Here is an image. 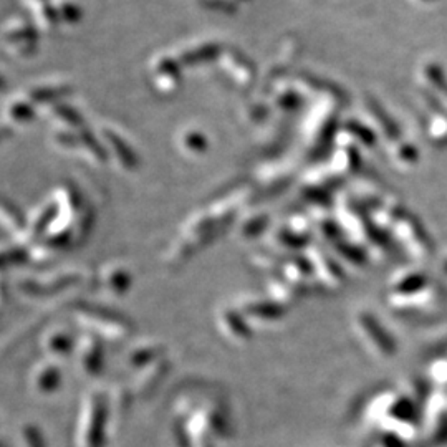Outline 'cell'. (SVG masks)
<instances>
[{
	"label": "cell",
	"mask_w": 447,
	"mask_h": 447,
	"mask_svg": "<svg viewBox=\"0 0 447 447\" xmlns=\"http://www.w3.org/2000/svg\"><path fill=\"white\" fill-rule=\"evenodd\" d=\"M106 424V401L101 394L86 396L78 424V447H103Z\"/></svg>",
	"instance_id": "6da1fadb"
},
{
	"label": "cell",
	"mask_w": 447,
	"mask_h": 447,
	"mask_svg": "<svg viewBox=\"0 0 447 447\" xmlns=\"http://www.w3.org/2000/svg\"><path fill=\"white\" fill-rule=\"evenodd\" d=\"M103 359H105V354H103L100 341L90 333L81 338L78 341V363L81 369L95 376L103 368Z\"/></svg>",
	"instance_id": "3957f363"
},
{
	"label": "cell",
	"mask_w": 447,
	"mask_h": 447,
	"mask_svg": "<svg viewBox=\"0 0 447 447\" xmlns=\"http://www.w3.org/2000/svg\"><path fill=\"white\" fill-rule=\"evenodd\" d=\"M61 383V371L58 364L45 361L34 369L32 386L40 394H48L58 389Z\"/></svg>",
	"instance_id": "277c9868"
},
{
	"label": "cell",
	"mask_w": 447,
	"mask_h": 447,
	"mask_svg": "<svg viewBox=\"0 0 447 447\" xmlns=\"http://www.w3.org/2000/svg\"><path fill=\"white\" fill-rule=\"evenodd\" d=\"M101 284L106 289V292H110V294L116 297H121L131 287V277L125 270V267L123 269L121 267H115V269H110L103 275Z\"/></svg>",
	"instance_id": "ba28073f"
},
{
	"label": "cell",
	"mask_w": 447,
	"mask_h": 447,
	"mask_svg": "<svg viewBox=\"0 0 447 447\" xmlns=\"http://www.w3.org/2000/svg\"><path fill=\"white\" fill-rule=\"evenodd\" d=\"M81 325L88 330L96 332V335L106 336L110 340H123L130 333V325L125 318L113 312H101L100 307H85L76 313Z\"/></svg>",
	"instance_id": "7a4b0ae2"
},
{
	"label": "cell",
	"mask_w": 447,
	"mask_h": 447,
	"mask_svg": "<svg viewBox=\"0 0 447 447\" xmlns=\"http://www.w3.org/2000/svg\"><path fill=\"white\" fill-rule=\"evenodd\" d=\"M43 346L51 356H66L73 348V338H71V333L63 328H56L45 336Z\"/></svg>",
	"instance_id": "8992f818"
},
{
	"label": "cell",
	"mask_w": 447,
	"mask_h": 447,
	"mask_svg": "<svg viewBox=\"0 0 447 447\" xmlns=\"http://www.w3.org/2000/svg\"><path fill=\"white\" fill-rule=\"evenodd\" d=\"M22 446L24 447H47L40 431L35 426H25L22 431Z\"/></svg>",
	"instance_id": "9c48e42d"
},
{
	"label": "cell",
	"mask_w": 447,
	"mask_h": 447,
	"mask_svg": "<svg viewBox=\"0 0 447 447\" xmlns=\"http://www.w3.org/2000/svg\"><path fill=\"white\" fill-rule=\"evenodd\" d=\"M159 354H161V346L158 343L145 341L131 349L130 356H128V363L133 368H146L154 361H158Z\"/></svg>",
	"instance_id": "52a82bcc"
},
{
	"label": "cell",
	"mask_w": 447,
	"mask_h": 447,
	"mask_svg": "<svg viewBox=\"0 0 447 447\" xmlns=\"http://www.w3.org/2000/svg\"><path fill=\"white\" fill-rule=\"evenodd\" d=\"M146 368H148V373L145 374V376H141L140 379H138V383H136V393L140 394V396L151 394L154 389L159 386V383L166 378L169 364L166 359H158V361H154Z\"/></svg>",
	"instance_id": "5b68a950"
}]
</instances>
